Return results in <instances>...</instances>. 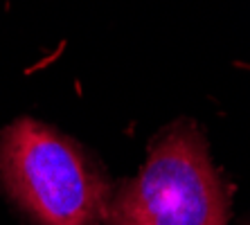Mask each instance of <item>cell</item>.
Instances as JSON below:
<instances>
[{
  "mask_svg": "<svg viewBox=\"0 0 250 225\" xmlns=\"http://www.w3.org/2000/svg\"><path fill=\"white\" fill-rule=\"evenodd\" d=\"M0 183L39 225H97L108 187L70 140L34 120L0 133Z\"/></svg>",
  "mask_w": 250,
  "mask_h": 225,
  "instance_id": "6da1fadb",
  "label": "cell"
},
{
  "mask_svg": "<svg viewBox=\"0 0 250 225\" xmlns=\"http://www.w3.org/2000/svg\"><path fill=\"white\" fill-rule=\"evenodd\" d=\"M108 225H226L228 194L203 140L176 126L106 207Z\"/></svg>",
  "mask_w": 250,
  "mask_h": 225,
  "instance_id": "7a4b0ae2",
  "label": "cell"
}]
</instances>
